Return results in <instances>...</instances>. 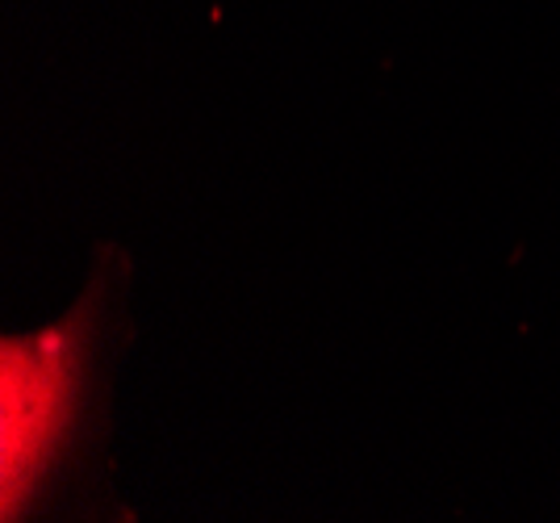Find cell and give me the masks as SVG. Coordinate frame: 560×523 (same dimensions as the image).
Returning <instances> with one entry per match:
<instances>
[{"label":"cell","instance_id":"6da1fadb","mask_svg":"<svg viewBox=\"0 0 560 523\" xmlns=\"http://www.w3.org/2000/svg\"><path fill=\"white\" fill-rule=\"evenodd\" d=\"M71 327L4 344V511L13 520L22 486L30 490L63 444L75 390Z\"/></svg>","mask_w":560,"mask_h":523}]
</instances>
